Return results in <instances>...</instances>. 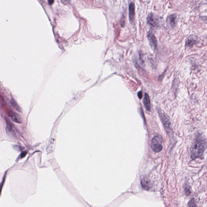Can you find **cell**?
<instances>
[{
	"mask_svg": "<svg viewBox=\"0 0 207 207\" xmlns=\"http://www.w3.org/2000/svg\"><path fill=\"white\" fill-rule=\"evenodd\" d=\"M206 147V141L200 134L196 137L190 149V157L192 160L201 157L203 155Z\"/></svg>",
	"mask_w": 207,
	"mask_h": 207,
	"instance_id": "1",
	"label": "cell"
},
{
	"mask_svg": "<svg viewBox=\"0 0 207 207\" xmlns=\"http://www.w3.org/2000/svg\"><path fill=\"white\" fill-rule=\"evenodd\" d=\"M161 143V140L158 136H155L154 137L151 143V148L154 152H159L161 151L163 146Z\"/></svg>",
	"mask_w": 207,
	"mask_h": 207,
	"instance_id": "2",
	"label": "cell"
},
{
	"mask_svg": "<svg viewBox=\"0 0 207 207\" xmlns=\"http://www.w3.org/2000/svg\"><path fill=\"white\" fill-rule=\"evenodd\" d=\"M159 116L160 117L163 125L164 127L165 130L168 134H170L172 132L171 124L170 121L168 117V116L164 112H160Z\"/></svg>",
	"mask_w": 207,
	"mask_h": 207,
	"instance_id": "3",
	"label": "cell"
},
{
	"mask_svg": "<svg viewBox=\"0 0 207 207\" xmlns=\"http://www.w3.org/2000/svg\"><path fill=\"white\" fill-rule=\"evenodd\" d=\"M147 22L149 25L153 27H157L158 26L159 20L154 14L150 13L147 17Z\"/></svg>",
	"mask_w": 207,
	"mask_h": 207,
	"instance_id": "4",
	"label": "cell"
},
{
	"mask_svg": "<svg viewBox=\"0 0 207 207\" xmlns=\"http://www.w3.org/2000/svg\"><path fill=\"white\" fill-rule=\"evenodd\" d=\"M198 41L197 38L195 36L190 35L186 41L185 46L187 48H191L195 45L197 43Z\"/></svg>",
	"mask_w": 207,
	"mask_h": 207,
	"instance_id": "5",
	"label": "cell"
},
{
	"mask_svg": "<svg viewBox=\"0 0 207 207\" xmlns=\"http://www.w3.org/2000/svg\"><path fill=\"white\" fill-rule=\"evenodd\" d=\"M6 122L7 124V126L6 127V133L10 137L15 138L16 137V134L12 128V124L7 119L6 120Z\"/></svg>",
	"mask_w": 207,
	"mask_h": 207,
	"instance_id": "6",
	"label": "cell"
},
{
	"mask_svg": "<svg viewBox=\"0 0 207 207\" xmlns=\"http://www.w3.org/2000/svg\"><path fill=\"white\" fill-rule=\"evenodd\" d=\"M147 37L151 48L153 49H156L157 46V40L155 36L152 33L150 32L148 34Z\"/></svg>",
	"mask_w": 207,
	"mask_h": 207,
	"instance_id": "7",
	"label": "cell"
},
{
	"mask_svg": "<svg viewBox=\"0 0 207 207\" xmlns=\"http://www.w3.org/2000/svg\"><path fill=\"white\" fill-rule=\"evenodd\" d=\"M135 5L132 2H130L129 4V15L130 20L131 23H133L134 20L135 16Z\"/></svg>",
	"mask_w": 207,
	"mask_h": 207,
	"instance_id": "8",
	"label": "cell"
},
{
	"mask_svg": "<svg viewBox=\"0 0 207 207\" xmlns=\"http://www.w3.org/2000/svg\"><path fill=\"white\" fill-rule=\"evenodd\" d=\"M9 115L11 118L12 120L15 123L21 124L22 122V120L20 116L18 114L15 113L14 112H9Z\"/></svg>",
	"mask_w": 207,
	"mask_h": 207,
	"instance_id": "9",
	"label": "cell"
},
{
	"mask_svg": "<svg viewBox=\"0 0 207 207\" xmlns=\"http://www.w3.org/2000/svg\"><path fill=\"white\" fill-rule=\"evenodd\" d=\"M167 20L171 27H175L177 23V16L175 14H171L168 16Z\"/></svg>",
	"mask_w": 207,
	"mask_h": 207,
	"instance_id": "10",
	"label": "cell"
},
{
	"mask_svg": "<svg viewBox=\"0 0 207 207\" xmlns=\"http://www.w3.org/2000/svg\"><path fill=\"white\" fill-rule=\"evenodd\" d=\"M144 106H145V107L146 108V109H147V110H150V99L149 97L148 94H145V95H144Z\"/></svg>",
	"mask_w": 207,
	"mask_h": 207,
	"instance_id": "11",
	"label": "cell"
},
{
	"mask_svg": "<svg viewBox=\"0 0 207 207\" xmlns=\"http://www.w3.org/2000/svg\"><path fill=\"white\" fill-rule=\"evenodd\" d=\"M10 103L12 105V107L14 108V109L16 110L18 112H22V109L21 107L19 105V104L17 103V102L14 100V99H12L10 100Z\"/></svg>",
	"mask_w": 207,
	"mask_h": 207,
	"instance_id": "12",
	"label": "cell"
},
{
	"mask_svg": "<svg viewBox=\"0 0 207 207\" xmlns=\"http://www.w3.org/2000/svg\"><path fill=\"white\" fill-rule=\"evenodd\" d=\"M187 207H197L196 202L194 198H192L187 204Z\"/></svg>",
	"mask_w": 207,
	"mask_h": 207,
	"instance_id": "13",
	"label": "cell"
},
{
	"mask_svg": "<svg viewBox=\"0 0 207 207\" xmlns=\"http://www.w3.org/2000/svg\"><path fill=\"white\" fill-rule=\"evenodd\" d=\"M184 192H185V195L187 197L189 196L191 193L190 189L187 188V187H185V188H184Z\"/></svg>",
	"mask_w": 207,
	"mask_h": 207,
	"instance_id": "14",
	"label": "cell"
},
{
	"mask_svg": "<svg viewBox=\"0 0 207 207\" xmlns=\"http://www.w3.org/2000/svg\"><path fill=\"white\" fill-rule=\"evenodd\" d=\"M27 154V152L23 151V152H21V155H20V157L22 158L26 156V155Z\"/></svg>",
	"mask_w": 207,
	"mask_h": 207,
	"instance_id": "15",
	"label": "cell"
},
{
	"mask_svg": "<svg viewBox=\"0 0 207 207\" xmlns=\"http://www.w3.org/2000/svg\"><path fill=\"white\" fill-rule=\"evenodd\" d=\"M14 149L16 150H21V147L20 146H14Z\"/></svg>",
	"mask_w": 207,
	"mask_h": 207,
	"instance_id": "16",
	"label": "cell"
},
{
	"mask_svg": "<svg viewBox=\"0 0 207 207\" xmlns=\"http://www.w3.org/2000/svg\"><path fill=\"white\" fill-rule=\"evenodd\" d=\"M138 98H140V99H141L142 97V92H138Z\"/></svg>",
	"mask_w": 207,
	"mask_h": 207,
	"instance_id": "17",
	"label": "cell"
},
{
	"mask_svg": "<svg viewBox=\"0 0 207 207\" xmlns=\"http://www.w3.org/2000/svg\"><path fill=\"white\" fill-rule=\"evenodd\" d=\"M54 1H48V3H49L50 4H52L53 3H54Z\"/></svg>",
	"mask_w": 207,
	"mask_h": 207,
	"instance_id": "18",
	"label": "cell"
}]
</instances>
